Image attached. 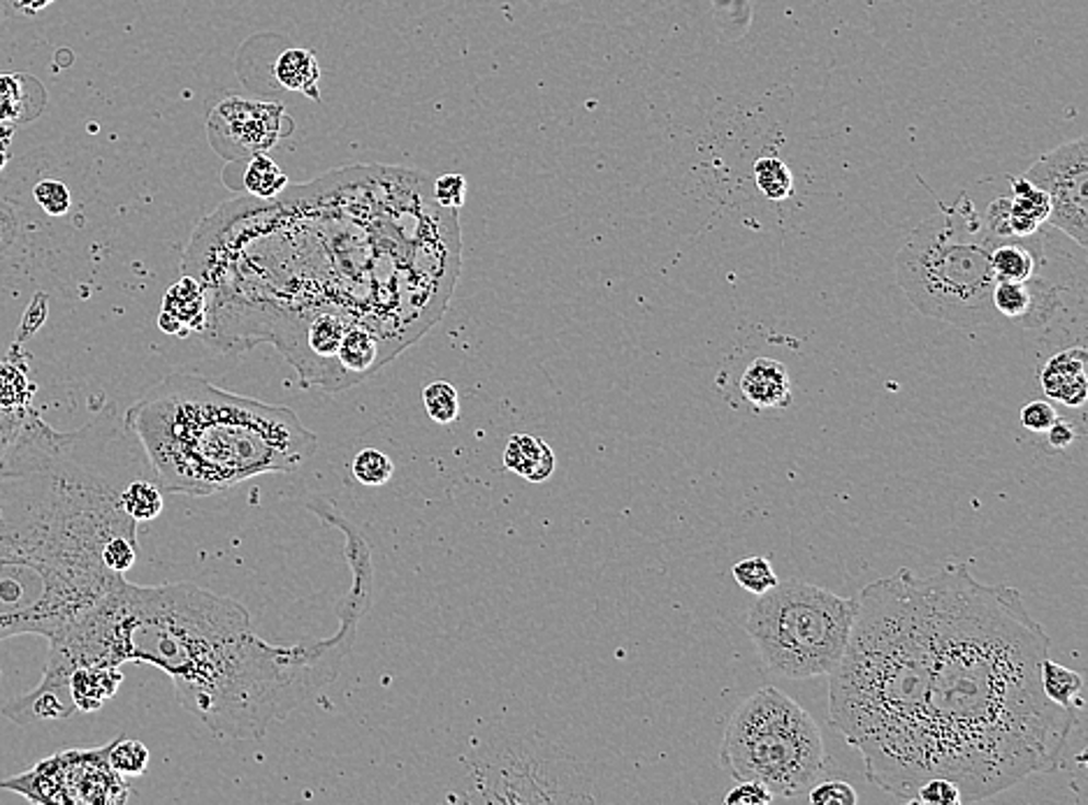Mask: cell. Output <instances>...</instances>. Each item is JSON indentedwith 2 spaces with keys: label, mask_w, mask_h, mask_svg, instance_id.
Wrapping results in <instances>:
<instances>
[{
  "label": "cell",
  "mask_w": 1088,
  "mask_h": 805,
  "mask_svg": "<svg viewBox=\"0 0 1088 805\" xmlns=\"http://www.w3.org/2000/svg\"><path fill=\"white\" fill-rule=\"evenodd\" d=\"M931 585L928 778H949L963 803H978L1036 773L1058 771L1077 711L1044 695L1042 662L1052 639L1021 592L978 581L963 562L931 573Z\"/></svg>",
  "instance_id": "3957f363"
},
{
  "label": "cell",
  "mask_w": 1088,
  "mask_h": 805,
  "mask_svg": "<svg viewBox=\"0 0 1088 805\" xmlns=\"http://www.w3.org/2000/svg\"><path fill=\"white\" fill-rule=\"evenodd\" d=\"M1011 202L1019 205L1023 212L1028 214H1033L1038 221L1046 223L1049 219V198L1044 190L1033 184L1030 179L1026 177H1019V179H1011Z\"/></svg>",
  "instance_id": "836d02e7"
},
{
  "label": "cell",
  "mask_w": 1088,
  "mask_h": 805,
  "mask_svg": "<svg viewBox=\"0 0 1088 805\" xmlns=\"http://www.w3.org/2000/svg\"><path fill=\"white\" fill-rule=\"evenodd\" d=\"M312 511L341 527L353 585L341 602V627L326 641L272 645L251 629L239 602L194 583L140 587L126 576L49 637L40 685L19 697L35 720L74 715L68 678L78 666L140 662L161 668L179 703L221 738L258 740L267 730L320 689L343 666L372 597V550L326 500Z\"/></svg>",
  "instance_id": "7a4b0ae2"
},
{
  "label": "cell",
  "mask_w": 1088,
  "mask_h": 805,
  "mask_svg": "<svg viewBox=\"0 0 1088 805\" xmlns=\"http://www.w3.org/2000/svg\"><path fill=\"white\" fill-rule=\"evenodd\" d=\"M124 682L121 666L86 664L78 666L68 678V695L78 713H95L117 695Z\"/></svg>",
  "instance_id": "ac0fdd59"
},
{
  "label": "cell",
  "mask_w": 1088,
  "mask_h": 805,
  "mask_svg": "<svg viewBox=\"0 0 1088 805\" xmlns=\"http://www.w3.org/2000/svg\"><path fill=\"white\" fill-rule=\"evenodd\" d=\"M754 182L761 194L773 202L787 200L794 194L792 170L775 156H761L754 161Z\"/></svg>",
  "instance_id": "4316f807"
},
{
  "label": "cell",
  "mask_w": 1088,
  "mask_h": 805,
  "mask_svg": "<svg viewBox=\"0 0 1088 805\" xmlns=\"http://www.w3.org/2000/svg\"><path fill=\"white\" fill-rule=\"evenodd\" d=\"M138 560V534H117L103 548V562L109 571L121 573L132 569Z\"/></svg>",
  "instance_id": "d6a6232c"
},
{
  "label": "cell",
  "mask_w": 1088,
  "mask_h": 805,
  "mask_svg": "<svg viewBox=\"0 0 1088 805\" xmlns=\"http://www.w3.org/2000/svg\"><path fill=\"white\" fill-rule=\"evenodd\" d=\"M736 784L729 790V794L724 796L727 805H769L773 803V792L757 780H734Z\"/></svg>",
  "instance_id": "74e56055"
},
{
  "label": "cell",
  "mask_w": 1088,
  "mask_h": 805,
  "mask_svg": "<svg viewBox=\"0 0 1088 805\" xmlns=\"http://www.w3.org/2000/svg\"><path fill=\"white\" fill-rule=\"evenodd\" d=\"M274 77L283 89L304 93L307 98H312L316 103L320 101V89H318L320 68H318L314 51L302 49V47L285 49L274 63Z\"/></svg>",
  "instance_id": "7402d4cb"
},
{
  "label": "cell",
  "mask_w": 1088,
  "mask_h": 805,
  "mask_svg": "<svg viewBox=\"0 0 1088 805\" xmlns=\"http://www.w3.org/2000/svg\"><path fill=\"white\" fill-rule=\"evenodd\" d=\"M16 3L19 0H0V22H5L8 16H12L16 10Z\"/></svg>",
  "instance_id": "7bdbcfd3"
},
{
  "label": "cell",
  "mask_w": 1088,
  "mask_h": 805,
  "mask_svg": "<svg viewBox=\"0 0 1088 805\" xmlns=\"http://www.w3.org/2000/svg\"><path fill=\"white\" fill-rule=\"evenodd\" d=\"M33 198L40 205L49 217H63L70 212L72 207V196L63 182L56 179H43L40 184H35Z\"/></svg>",
  "instance_id": "d590c367"
},
{
  "label": "cell",
  "mask_w": 1088,
  "mask_h": 805,
  "mask_svg": "<svg viewBox=\"0 0 1088 805\" xmlns=\"http://www.w3.org/2000/svg\"><path fill=\"white\" fill-rule=\"evenodd\" d=\"M465 803H595V778L539 736L500 738L469 761Z\"/></svg>",
  "instance_id": "30bf717a"
},
{
  "label": "cell",
  "mask_w": 1088,
  "mask_h": 805,
  "mask_svg": "<svg viewBox=\"0 0 1088 805\" xmlns=\"http://www.w3.org/2000/svg\"><path fill=\"white\" fill-rule=\"evenodd\" d=\"M390 358L384 339L365 323H351L343 332L337 351V370L341 386L349 388L353 383L370 378Z\"/></svg>",
  "instance_id": "5bb4252c"
},
{
  "label": "cell",
  "mask_w": 1088,
  "mask_h": 805,
  "mask_svg": "<svg viewBox=\"0 0 1088 805\" xmlns=\"http://www.w3.org/2000/svg\"><path fill=\"white\" fill-rule=\"evenodd\" d=\"M912 805H963L961 790L949 778L933 775L924 780L914 792Z\"/></svg>",
  "instance_id": "1f68e13d"
},
{
  "label": "cell",
  "mask_w": 1088,
  "mask_h": 805,
  "mask_svg": "<svg viewBox=\"0 0 1088 805\" xmlns=\"http://www.w3.org/2000/svg\"><path fill=\"white\" fill-rule=\"evenodd\" d=\"M1042 267L1040 246H1033L1030 240H996L991 248V270H994L996 283H1019L1036 277Z\"/></svg>",
  "instance_id": "44dd1931"
},
{
  "label": "cell",
  "mask_w": 1088,
  "mask_h": 805,
  "mask_svg": "<svg viewBox=\"0 0 1088 805\" xmlns=\"http://www.w3.org/2000/svg\"><path fill=\"white\" fill-rule=\"evenodd\" d=\"M1026 179L1038 184L1049 198V219L1061 233L1088 246V140L1077 138L1044 153L1028 167Z\"/></svg>",
  "instance_id": "7c38bea8"
},
{
  "label": "cell",
  "mask_w": 1088,
  "mask_h": 805,
  "mask_svg": "<svg viewBox=\"0 0 1088 805\" xmlns=\"http://www.w3.org/2000/svg\"><path fill=\"white\" fill-rule=\"evenodd\" d=\"M109 745L93 750H66L31 771L0 782V788L49 805H117L130 796L128 778L119 775L107 759Z\"/></svg>",
  "instance_id": "8fae6325"
},
{
  "label": "cell",
  "mask_w": 1088,
  "mask_h": 805,
  "mask_svg": "<svg viewBox=\"0 0 1088 805\" xmlns=\"http://www.w3.org/2000/svg\"><path fill=\"white\" fill-rule=\"evenodd\" d=\"M740 393L757 411L787 409L792 405L789 372L780 360L757 358L740 376Z\"/></svg>",
  "instance_id": "e0dca14e"
},
{
  "label": "cell",
  "mask_w": 1088,
  "mask_h": 805,
  "mask_svg": "<svg viewBox=\"0 0 1088 805\" xmlns=\"http://www.w3.org/2000/svg\"><path fill=\"white\" fill-rule=\"evenodd\" d=\"M732 573H734V581L746 592L754 594V597L773 590L780 583L777 573L773 571V564L767 558H759V555L736 562Z\"/></svg>",
  "instance_id": "4dcf8cb0"
},
{
  "label": "cell",
  "mask_w": 1088,
  "mask_h": 805,
  "mask_svg": "<svg viewBox=\"0 0 1088 805\" xmlns=\"http://www.w3.org/2000/svg\"><path fill=\"white\" fill-rule=\"evenodd\" d=\"M132 434L114 405L74 432L35 409L0 459V641L54 637L124 576L103 562L117 534H138L119 504Z\"/></svg>",
  "instance_id": "277c9868"
},
{
  "label": "cell",
  "mask_w": 1088,
  "mask_h": 805,
  "mask_svg": "<svg viewBox=\"0 0 1088 805\" xmlns=\"http://www.w3.org/2000/svg\"><path fill=\"white\" fill-rule=\"evenodd\" d=\"M207 325V291L204 285L190 275H184L167 289L163 298V312L159 316V328L167 335L188 337L190 332H202Z\"/></svg>",
  "instance_id": "9a60e30c"
},
{
  "label": "cell",
  "mask_w": 1088,
  "mask_h": 805,
  "mask_svg": "<svg viewBox=\"0 0 1088 805\" xmlns=\"http://www.w3.org/2000/svg\"><path fill=\"white\" fill-rule=\"evenodd\" d=\"M283 117L279 103L225 98L209 114V142L225 159L258 156L281 140Z\"/></svg>",
  "instance_id": "4fadbf2b"
},
{
  "label": "cell",
  "mask_w": 1088,
  "mask_h": 805,
  "mask_svg": "<svg viewBox=\"0 0 1088 805\" xmlns=\"http://www.w3.org/2000/svg\"><path fill=\"white\" fill-rule=\"evenodd\" d=\"M457 212L423 172L347 167L291 196L223 205L190 240L184 275L207 291L204 339L272 341L300 316L365 323L393 360L442 316L460 272Z\"/></svg>",
  "instance_id": "6da1fadb"
},
{
  "label": "cell",
  "mask_w": 1088,
  "mask_h": 805,
  "mask_svg": "<svg viewBox=\"0 0 1088 805\" xmlns=\"http://www.w3.org/2000/svg\"><path fill=\"white\" fill-rule=\"evenodd\" d=\"M49 3H54V0H19L16 10L24 12V14H35V12L45 10Z\"/></svg>",
  "instance_id": "b9f144b4"
},
{
  "label": "cell",
  "mask_w": 1088,
  "mask_h": 805,
  "mask_svg": "<svg viewBox=\"0 0 1088 805\" xmlns=\"http://www.w3.org/2000/svg\"><path fill=\"white\" fill-rule=\"evenodd\" d=\"M154 481L207 497L262 474H291L318 451V434L289 407L227 393L200 374L154 383L126 416Z\"/></svg>",
  "instance_id": "8992f818"
},
{
  "label": "cell",
  "mask_w": 1088,
  "mask_h": 805,
  "mask_svg": "<svg viewBox=\"0 0 1088 805\" xmlns=\"http://www.w3.org/2000/svg\"><path fill=\"white\" fill-rule=\"evenodd\" d=\"M47 93L28 74H0V121L26 124L43 114Z\"/></svg>",
  "instance_id": "ffe728a7"
},
{
  "label": "cell",
  "mask_w": 1088,
  "mask_h": 805,
  "mask_svg": "<svg viewBox=\"0 0 1088 805\" xmlns=\"http://www.w3.org/2000/svg\"><path fill=\"white\" fill-rule=\"evenodd\" d=\"M107 759H109L112 769L117 771L119 775H124V778H138V775L147 773L151 755H149L144 743L121 736V738L109 743Z\"/></svg>",
  "instance_id": "f1b7e54d"
},
{
  "label": "cell",
  "mask_w": 1088,
  "mask_h": 805,
  "mask_svg": "<svg viewBox=\"0 0 1088 805\" xmlns=\"http://www.w3.org/2000/svg\"><path fill=\"white\" fill-rule=\"evenodd\" d=\"M931 217L903 242L896 256L899 283L928 318H938L963 330L991 328L1001 316L991 304L996 277L991 270L988 233L966 198Z\"/></svg>",
  "instance_id": "52a82bcc"
},
{
  "label": "cell",
  "mask_w": 1088,
  "mask_h": 805,
  "mask_svg": "<svg viewBox=\"0 0 1088 805\" xmlns=\"http://www.w3.org/2000/svg\"><path fill=\"white\" fill-rule=\"evenodd\" d=\"M935 657L931 576L899 569L856 594L850 641L829 674V722L877 790L912 803L926 773V701Z\"/></svg>",
  "instance_id": "5b68a950"
},
{
  "label": "cell",
  "mask_w": 1088,
  "mask_h": 805,
  "mask_svg": "<svg viewBox=\"0 0 1088 805\" xmlns=\"http://www.w3.org/2000/svg\"><path fill=\"white\" fill-rule=\"evenodd\" d=\"M504 465L529 483H543L555 471L558 459L543 439L518 432L508 439L504 448Z\"/></svg>",
  "instance_id": "d6986e66"
},
{
  "label": "cell",
  "mask_w": 1088,
  "mask_h": 805,
  "mask_svg": "<svg viewBox=\"0 0 1088 805\" xmlns=\"http://www.w3.org/2000/svg\"><path fill=\"white\" fill-rule=\"evenodd\" d=\"M119 504L128 517H132L138 525L140 523H151L163 513L165 500H163V488L156 481H149L144 476L132 478L128 481L119 494Z\"/></svg>",
  "instance_id": "cb8c5ba5"
},
{
  "label": "cell",
  "mask_w": 1088,
  "mask_h": 805,
  "mask_svg": "<svg viewBox=\"0 0 1088 805\" xmlns=\"http://www.w3.org/2000/svg\"><path fill=\"white\" fill-rule=\"evenodd\" d=\"M812 805H856L858 794L850 782L838 778L819 780L815 788L806 794Z\"/></svg>",
  "instance_id": "e575fe53"
},
{
  "label": "cell",
  "mask_w": 1088,
  "mask_h": 805,
  "mask_svg": "<svg viewBox=\"0 0 1088 805\" xmlns=\"http://www.w3.org/2000/svg\"><path fill=\"white\" fill-rule=\"evenodd\" d=\"M1042 687H1044V695L1054 703H1058L1063 708H1073V711H1079V708H1084V699H1081L1084 680H1081V676L1073 668L1056 664L1052 657H1046L1042 662Z\"/></svg>",
  "instance_id": "d4e9b609"
},
{
  "label": "cell",
  "mask_w": 1088,
  "mask_h": 805,
  "mask_svg": "<svg viewBox=\"0 0 1088 805\" xmlns=\"http://www.w3.org/2000/svg\"><path fill=\"white\" fill-rule=\"evenodd\" d=\"M31 409H26V411H5V409H0V459H3V455L10 451V446L16 441L19 432H22L24 420H26V416H28Z\"/></svg>",
  "instance_id": "ab89813d"
},
{
  "label": "cell",
  "mask_w": 1088,
  "mask_h": 805,
  "mask_svg": "<svg viewBox=\"0 0 1088 805\" xmlns=\"http://www.w3.org/2000/svg\"><path fill=\"white\" fill-rule=\"evenodd\" d=\"M1040 383L1046 397H1052L1071 409L1084 407L1088 397L1086 349L1071 347L1054 353L1040 372Z\"/></svg>",
  "instance_id": "2e32d148"
},
{
  "label": "cell",
  "mask_w": 1088,
  "mask_h": 805,
  "mask_svg": "<svg viewBox=\"0 0 1088 805\" xmlns=\"http://www.w3.org/2000/svg\"><path fill=\"white\" fill-rule=\"evenodd\" d=\"M19 343H14V349L8 358L0 360V409L5 411H26L33 407V395L37 390L35 383L31 381L28 372V355L26 360H19Z\"/></svg>",
  "instance_id": "603a6c76"
},
{
  "label": "cell",
  "mask_w": 1088,
  "mask_h": 805,
  "mask_svg": "<svg viewBox=\"0 0 1088 805\" xmlns=\"http://www.w3.org/2000/svg\"><path fill=\"white\" fill-rule=\"evenodd\" d=\"M285 186H289V177L283 175V170L267 153L251 156L249 165L244 170L246 194H251L258 200H270L281 196Z\"/></svg>",
  "instance_id": "484cf974"
},
{
  "label": "cell",
  "mask_w": 1088,
  "mask_h": 805,
  "mask_svg": "<svg viewBox=\"0 0 1088 805\" xmlns=\"http://www.w3.org/2000/svg\"><path fill=\"white\" fill-rule=\"evenodd\" d=\"M1056 418H1058L1056 407L1052 405V401H1046V399L1028 401V405L1021 409V425L1028 432H1036V434L1046 432L1049 428H1052V423H1054Z\"/></svg>",
  "instance_id": "f35d334b"
},
{
  "label": "cell",
  "mask_w": 1088,
  "mask_h": 805,
  "mask_svg": "<svg viewBox=\"0 0 1088 805\" xmlns=\"http://www.w3.org/2000/svg\"><path fill=\"white\" fill-rule=\"evenodd\" d=\"M432 198L438 207L457 212L467 202V179L463 175H442L432 184Z\"/></svg>",
  "instance_id": "8d00e7d4"
},
{
  "label": "cell",
  "mask_w": 1088,
  "mask_h": 805,
  "mask_svg": "<svg viewBox=\"0 0 1088 805\" xmlns=\"http://www.w3.org/2000/svg\"><path fill=\"white\" fill-rule=\"evenodd\" d=\"M720 761L734 780H757L775 798H804L838 766L804 705L777 687H761L729 720Z\"/></svg>",
  "instance_id": "ba28073f"
},
{
  "label": "cell",
  "mask_w": 1088,
  "mask_h": 805,
  "mask_svg": "<svg viewBox=\"0 0 1088 805\" xmlns=\"http://www.w3.org/2000/svg\"><path fill=\"white\" fill-rule=\"evenodd\" d=\"M423 405L428 416L438 425H451L460 418V395L448 381H434L425 386Z\"/></svg>",
  "instance_id": "f546056e"
},
{
  "label": "cell",
  "mask_w": 1088,
  "mask_h": 805,
  "mask_svg": "<svg viewBox=\"0 0 1088 805\" xmlns=\"http://www.w3.org/2000/svg\"><path fill=\"white\" fill-rule=\"evenodd\" d=\"M351 474L358 483L367 488H381L390 483L395 476V463L378 448H362L351 463Z\"/></svg>",
  "instance_id": "83f0119b"
},
{
  "label": "cell",
  "mask_w": 1088,
  "mask_h": 805,
  "mask_svg": "<svg viewBox=\"0 0 1088 805\" xmlns=\"http://www.w3.org/2000/svg\"><path fill=\"white\" fill-rule=\"evenodd\" d=\"M5 163H8V153H5V151H0V170L5 167Z\"/></svg>",
  "instance_id": "ee69618b"
},
{
  "label": "cell",
  "mask_w": 1088,
  "mask_h": 805,
  "mask_svg": "<svg viewBox=\"0 0 1088 805\" xmlns=\"http://www.w3.org/2000/svg\"><path fill=\"white\" fill-rule=\"evenodd\" d=\"M1044 434H1046L1049 446L1056 448V451L1071 448L1077 441V428L1071 423V420H1061V418H1056L1052 428H1049Z\"/></svg>",
  "instance_id": "60d3db41"
},
{
  "label": "cell",
  "mask_w": 1088,
  "mask_h": 805,
  "mask_svg": "<svg viewBox=\"0 0 1088 805\" xmlns=\"http://www.w3.org/2000/svg\"><path fill=\"white\" fill-rule=\"evenodd\" d=\"M856 599L804 581L777 583L746 616V631L775 676L808 680L829 676L843 657Z\"/></svg>",
  "instance_id": "9c48e42d"
}]
</instances>
